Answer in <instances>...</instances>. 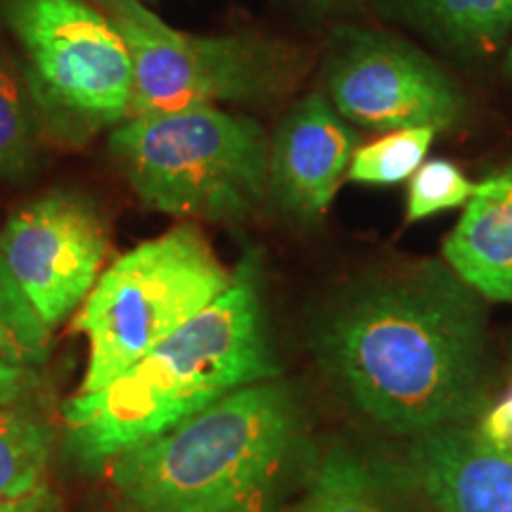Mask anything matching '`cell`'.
<instances>
[{
    "label": "cell",
    "instance_id": "obj_1",
    "mask_svg": "<svg viewBox=\"0 0 512 512\" xmlns=\"http://www.w3.org/2000/svg\"><path fill=\"white\" fill-rule=\"evenodd\" d=\"M451 266L380 268L335 294L313 320L320 368L358 413L420 434L467 425L486 394V318Z\"/></svg>",
    "mask_w": 512,
    "mask_h": 512
},
{
    "label": "cell",
    "instance_id": "obj_2",
    "mask_svg": "<svg viewBox=\"0 0 512 512\" xmlns=\"http://www.w3.org/2000/svg\"><path fill=\"white\" fill-rule=\"evenodd\" d=\"M280 375L268 339L256 261L117 380L64 403V451L79 465H105L171 432L216 401Z\"/></svg>",
    "mask_w": 512,
    "mask_h": 512
},
{
    "label": "cell",
    "instance_id": "obj_3",
    "mask_svg": "<svg viewBox=\"0 0 512 512\" xmlns=\"http://www.w3.org/2000/svg\"><path fill=\"white\" fill-rule=\"evenodd\" d=\"M311 444L285 382L242 387L171 432L110 460L138 512H278Z\"/></svg>",
    "mask_w": 512,
    "mask_h": 512
},
{
    "label": "cell",
    "instance_id": "obj_4",
    "mask_svg": "<svg viewBox=\"0 0 512 512\" xmlns=\"http://www.w3.org/2000/svg\"><path fill=\"white\" fill-rule=\"evenodd\" d=\"M110 155L147 209L178 219L242 223L268 195L271 140L254 119L219 107L128 119Z\"/></svg>",
    "mask_w": 512,
    "mask_h": 512
},
{
    "label": "cell",
    "instance_id": "obj_5",
    "mask_svg": "<svg viewBox=\"0 0 512 512\" xmlns=\"http://www.w3.org/2000/svg\"><path fill=\"white\" fill-rule=\"evenodd\" d=\"M233 283L197 226H178L119 256L79 306L74 330L88 339L76 394L117 380Z\"/></svg>",
    "mask_w": 512,
    "mask_h": 512
},
{
    "label": "cell",
    "instance_id": "obj_6",
    "mask_svg": "<svg viewBox=\"0 0 512 512\" xmlns=\"http://www.w3.org/2000/svg\"><path fill=\"white\" fill-rule=\"evenodd\" d=\"M133 62L128 119L214 107L264 105L290 91L304 57L278 38L192 36L164 24L140 0H100Z\"/></svg>",
    "mask_w": 512,
    "mask_h": 512
},
{
    "label": "cell",
    "instance_id": "obj_7",
    "mask_svg": "<svg viewBox=\"0 0 512 512\" xmlns=\"http://www.w3.org/2000/svg\"><path fill=\"white\" fill-rule=\"evenodd\" d=\"M27 57L31 105L53 136L81 143L128 119L133 62L105 12L86 0H0Z\"/></svg>",
    "mask_w": 512,
    "mask_h": 512
},
{
    "label": "cell",
    "instance_id": "obj_8",
    "mask_svg": "<svg viewBox=\"0 0 512 512\" xmlns=\"http://www.w3.org/2000/svg\"><path fill=\"white\" fill-rule=\"evenodd\" d=\"M110 249V223L91 195L53 190L19 209L0 233V266L53 332L86 302Z\"/></svg>",
    "mask_w": 512,
    "mask_h": 512
},
{
    "label": "cell",
    "instance_id": "obj_9",
    "mask_svg": "<svg viewBox=\"0 0 512 512\" xmlns=\"http://www.w3.org/2000/svg\"><path fill=\"white\" fill-rule=\"evenodd\" d=\"M328 93L339 117L382 131H446L465 114L458 86L437 64L380 34L344 38L328 67Z\"/></svg>",
    "mask_w": 512,
    "mask_h": 512
},
{
    "label": "cell",
    "instance_id": "obj_10",
    "mask_svg": "<svg viewBox=\"0 0 512 512\" xmlns=\"http://www.w3.org/2000/svg\"><path fill=\"white\" fill-rule=\"evenodd\" d=\"M356 140L325 98L297 102L271 140L268 195L294 219L318 221L349 171Z\"/></svg>",
    "mask_w": 512,
    "mask_h": 512
},
{
    "label": "cell",
    "instance_id": "obj_11",
    "mask_svg": "<svg viewBox=\"0 0 512 512\" xmlns=\"http://www.w3.org/2000/svg\"><path fill=\"white\" fill-rule=\"evenodd\" d=\"M403 472L439 512H512V446L479 427L453 425L413 437Z\"/></svg>",
    "mask_w": 512,
    "mask_h": 512
},
{
    "label": "cell",
    "instance_id": "obj_12",
    "mask_svg": "<svg viewBox=\"0 0 512 512\" xmlns=\"http://www.w3.org/2000/svg\"><path fill=\"white\" fill-rule=\"evenodd\" d=\"M444 259L482 299L512 304V171L477 185L444 242Z\"/></svg>",
    "mask_w": 512,
    "mask_h": 512
},
{
    "label": "cell",
    "instance_id": "obj_13",
    "mask_svg": "<svg viewBox=\"0 0 512 512\" xmlns=\"http://www.w3.org/2000/svg\"><path fill=\"white\" fill-rule=\"evenodd\" d=\"M292 512H413L361 458L335 446L311 467L302 501Z\"/></svg>",
    "mask_w": 512,
    "mask_h": 512
},
{
    "label": "cell",
    "instance_id": "obj_14",
    "mask_svg": "<svg viewBox=\"0 0 512 512\" xmlns=\"http://www.w3.org/2000/svg\"><path fill=\"white\" fill-rule=\"evenodd\" d=\"M53 434L34 415L0 406V498H19L43 489Z\"/></svg>",
    "mask_w": 512,
    "mask_h": 512
},
{
    "label": "cell",
    "instance_id": "obj_15",
    "mask_svg": "<svg viewBox=\"0 0 512 512\" xmlns=\"http://www.w3.org/2000/svg\"><path fill=\"white\" fill-rule=\"evenodd\" d=\"M432 128H399L373 143L356 147L347 176L354 183L394 185L411 178L425 162L434 140Z\"/></svg>",
    "mask_w": 512,
    "mask_h": 512
},
{
    "label": "cell",
    "instance_id": "obj_16",
    "mask_svg": "<svg viewBox=\"0 0 512 512\" xmlns=\"http://www.w3.org/2000/svg\"><path fill=\"white\" fill-rule=\"evenodd\" d=\"M50 330L24 302L0 266V358L34 370L48 358Z\"/></svg>",
    "mask_w": 512,
    "mask_h": 512
},
{
    "label": "cell",
    "instance_id": "obj_17",
    "mask_svg": "<svg viewBox=\"0 0 512 512\" xmlns=\"http://www.w3.org/2000/svg\"><path fill=\"white\" fill-rule=\"evenodd\" d=\"M36 119L27 95L0 55V176H19L34 159Z\"/></svg>",
    "mask_w": 512,
    "mask_h": 512
},
{
    "label": "cell",
    "instance_id": "obj_18",
    "mask_svg": "<svg viewBox=\"0 0 512 512\" xmlns=\"http://www.w3.org/2000/svg\"><path fill=\"white\" fill-rule=\"evenodd\" d=\"M432 15L458 43L494 48L512 27V0H427Z\"/></svg>",
    "mask_w": 512,
    "mask_h": 512
},
{
    "label": "cell",
    "instance_id": "obj_19",
    "mask_svg": "<svg viewBox=\"0 0 512 512\" xmlns=\"http://www.w3.org/2000/svg\"><path fill=\"white\" fill-rule=\"evenodd\" d=\"M477 185L446 159L422 162L408 185L406 221H422L441 211L458 209L472 200Z\"/></svg>",
    "mask_w": 512,
    "mask_h": 512
},
{
    "label": "cell",
    "instance_id": "obj_20",
    "mask_svg": "<svg viewBox=\"0 0 512 512\" xmlns=\"http://www.w3.org/2000/svg\"><path fill=\"white\" fill-rule=\"evenodd\" d=\"M34 380V370L12 366V363L0 358V406H10V403L22 399Z\"/></svg>",
    "mask_w": 512,
    "mask_h": 512
},
{
    "label": "cell",
    "instance_id": "obj_21",
    "mask_svg": "<svg viewBox=\"0 0 512 512\" xmlns=\"http://www.w3.org/2000/svg\"><path fill=\"white\" fill-rule=\"evenodd\" d=\"M0 512H60V501L48 486L19 498H0Z\"/></svg>",
    "mask_w": 512,
    "mask_h": 512
},
{
    "label": "cell",
    "instance_id": "obj_22",
    "mask_svg": "<svg viewBox=\"0 0 512 512\" xmlns=\"http://www.w3.org/2000/svg\"><path fill=\"white\" fill-rule=\"evenodd\" d=\"M479 430L489 439L512 446V392L498 403L494 411L486 415Z\"/></svg>",
    "mask_w": 512,
    "mask_h": 512
},
{
    "label": "cell",
    "instance_id": "obj_23",
    "mask_svg": "<svg viewBox=\"0 0 512 512\" xmlns=\"http://www.w3.org/2000/svg\"><path fill=\"white\" fill-rule=\"evenodd\" d=\"M302 3H311V5H318V8H323V5L339 3V0H302Z\"/></svg>",
    "mask_w": 512,
    "mask_h": 512
},
{
    "label": "cell",
    "instance_id": "obj_24",
    "mask_svg": "<svg viewBox=\"0 0 512 512\" xmlns=\"http://www.w3.org/2000/svg\"><path fill=\"white\" fill-rule=\"evenodd\" d=\"M508 69H510V74H512V48H510V55H508Z\"/></svg>",
    "mask_w": 512,
    "mask_h": 512
}]
</instances>
